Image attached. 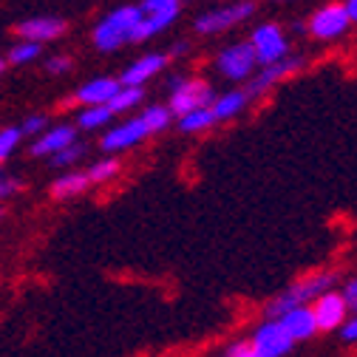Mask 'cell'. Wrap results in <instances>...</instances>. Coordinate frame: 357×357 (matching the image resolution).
<instances>
[{
    "mask_svg": "<svg viewBox=\"0 0 357 357\" xmlns=\"http://www.w3.org/2000/svg\"><path fill=\"white\" fill-rule=\"evenodd\" d=\"M337 284V273H315L309 278H301L295 284H289L284 292H278L270 303H266V318L270 321H278L281 315H287L289 309H298V306H312V301L321 298L324 292H332Z\"/></svg>",
    "mask_w": 357,
    "mask_h": 357,
    "instance_id": "6da1fadb",
    "label": "cell"
},
{
    "mask_svg": "<svg viewBox=\"0 0 357 357\" xmlns=\"http://www.w3.org/2000/svg\"><path fill=\"white\" fill-rule=\"evenodd\" d=\"M142 20L139 6H119L111 15H105L94 29V46L100 52H116L125 43H130V34Z\"/></svg>",
    "mask_w": 357,
    "mask_h": 357,
    "instance_id": "7a4b0ae2",
    "label": "cell"
},
{
    "mask_svg": "<svg viewBox=\"0 0 357 357\" xmlns=\"http://www.w3.org/2000/svg\"><path fill=\"white\" fill-rule=\"evenodd\" d=\"M170 114L176 116H185L190 111L199 108H210L215 100V91L204 82V79H182V77H173L170 79Z\"/></svg>",
    "mask_w": 357,
    "mask_h": 357,
    "instance_id": "3957f363",
    "label": "cell"
},
{
    "mask_svg": "<svg viewBox=\"0 0 357 357\" xmlns=\"http://www.w3.org/2000/svg\"><path fill=\"white\" fill-rule=\"evenodd\" d=\"M142 20L130 34V43H145L148 37L165 31L178 17V0H142L139 3Z\"/></svg>",
    "mask_w": 357,
    "mask_h": 357,
    "instance_id": "277c9868",
    "label": "cell"
},
{
    "mask_svg": "<svg viewBox=\"0 0 357 357\" xmlns=\"http://www.w3.org/2000/svg\"><path fill=\"white\" fill-rule=\"evenodd\" d=\"M252 12H255L252 0H238V3L221 6V9H213V12L202 15V17H196V31L199 34H215V31L233 29V26L244 23L247 17H252Z\"/></svg>",
    "mask_w": 357,
    "mask_h": 357,
    "instance_id": "5b68a950",
    "label": "cell"
},
{
    "mask_svg": "<svg viewBox=\"0 0 357 357\" xmlns=\"http://www.w3.org/2000/svg\"><path fill=\"white\" fill-rule=\"evenodd\" d=\"M250 46H252L255 60H258L261 66H273V63L284 60L287 52H289V49H287V37H284V31H281L275 23L258 26V29L252 31Z\"/></svg>",
    "mask_w": 357,
    "mask_h": 357,
    "instance_id": "8992f818",
    "label": "cell"
},
{
    "mask_svg": "<svg viewBox=\"0 0 357 357\" xmlns=\"http://www.w3.org/2000/svg\"><path fill=\"white\" fill-rule=\"evenodd\" d=\"M250 343L255 346V351L261 357H287L292 349H295V340L284 332V326L278 321H270L266 318L250 337Z\"/></svg>",
    "mask_w": 357,
    "mask_h": 357,
    "instance_id": "52a82bcc",
    "label": "cell"
},
{
    "mask_svg": "<svg viewBox=\"0 0 357 357\" xmlns=\"http://www.w3.org/2000/svg\"><path fill=\"white\" fill-rule=\"evenodd\" d=\"M215 66L227 79H250L258 60H255V52L250 43H233V46H227L215 57Z\"/></svg>",
    "mask_w": 357,
    "mask_h": 357,
    "instance_id": "ba28073f",
    "label": "cell"
},
{
    "mask_svg": "<svg viewBox=\"0 0 357 357\" xmlns=\"http://www.w3.org/2000/svg\"><path fill=\"white\" fill-rule=\"evenodd\" d=\"M309 309H312V318H315L318 332H335L349 318V309H346L340 292H335V289L332 292H324L321 298H315Z\"/></svg>",
    "mask_w": 357,
    "mask_h": 357,
    "instance_id": "9c48e42d",
    "label": "cell"
},
{
    "mask_svg": "<svg viewBox=\"0 0 357 357\" xmlns=\"http://www.w3.org/2000/svg\"><path fill=\"white\" fill-rule=\"evenodd\" d=\"M148 125L142 122V116H130V119H125V122H119V125H114L105 137H102V151L105 153H116V151H128V148H133V145H139L142 139H148Z\"/></svg>",
    "mask_w": 357,
    "mask_h": 357,
    "instance_id": "30bf717a",
    "label": "cell"
},
{
    "mask_svg": "<svg viewBox=\"0 0 357 357\" xmlns=\"http://www.w3.org/2000/svg\"><path fill=\"white\" fill-rule=\"evenodd\" d=\"M349 26H351V20H349L343 3H332V6H324L321 12H315V17H312V23H309V31L315 37H321V40H335Z\"/></svg>",
    "mask_w": 357,
    "mask_h": 357,
    "instance_id": "8fae6325",
    "label": "cell"
},
{
    "mask_svg": "<svg viewBox=\"0 0 357 357\" xmlns=\"http://www.w3.org/2000/svg\"><path fill=\"white\" fill-rule=\"evenodd\" d=\"M15 31L23 43H37V46H43V43L57 40L60 34H66V23L60 17H31V20L17 23Z\"/></svg>",
    "mask_w": 357,
    "mask_h": 357,
    "instance_id": "7c38bea8",
    "label": "cell"
},
{
    "mask_svg": "<svg viewBox=\"0 0 357 357\" xmlns=\"http://www.w3.org/2000/svg\"><path fill=\"white\" fill-rule=\"evenodd\" d=\"M301 66H303V60H301V57H284V60H278V63H273V66H264V71L250 82V88L244 91V94H247V100H250V97L264 94L266 88H273L278 79H284V77L295 74Z\"/></svg>",
    "mask_w": 357,
    "mask_h": 357,
    "instance_id": "4fadbf2b",
    "label": "cell"
},
{
    "mask_svg": "<svg viewBox=\"0 0 357 357\" xmlns=\"http://www.w3.org/2000/svg\"><path fill=\"white\" fill-rule=\"evenodd\" d=\"M71 142H77V128L71 125H57V128H46L40 137L31 142V156H54L63 148H68Z\"/></svg>",
    "mask_w": 357,
    "mask_h": 357,
    "instance_id": "5bb4252c",
    "label": "cell"
},
{
    "mask_svg": "<svg viewBox=\"0 0 357 357\" xmlns=\"http://www.w3.org/2000/svg\"><path fill=\"white\" fill-rule=\"evenodd\" d=\"M165 66H167V57H165V54H145V57H139L137 63H130V66L122 71L119 85H125V88H142V85H145L148 79H153Z\"/></svg>",
    "mask_w": 357,
    "mask_h": 357,
    "instance_id": "9a60e30c",
    "label": "cell"
},
{
    "mask_svg": "<svg viewBox=\"0 0 357 357\" xmlns=\"http://www.w3.org/2000/svg\"><path fill=\"white\" fill-rule=\"evenodd\" d=\"M278 324L284 326V332H287L295 343L312 340V337L318 335V326H315V318H312V309H309V306L289 309L287 315H281V318H278Z\"/></svg>",
    "mask_w": 357,
    "mask_h": 357,
    "instance_id": "2e32d148",
    "label": "cell"
},
{
    "mask_svg": "<svg viewBox=\"0 0 357 357\" xmlns=\"http://www.w3.org/2000/svg\"><path fill=\"white\" fill-rule=\"evenodd\" d=\"M119 88H122L119 79H114V77H97V79L85 82V85L79 88L77 100H79L85 108H91V105H108Z\"/></svg>",
    "mask_w": 357,
    "mask_h": 357,
    "instance_id": "e0dca14e",
    "label": "cell"
},
{
    "mask_svg": "<svg viewBox=\"0 0 357 357\" xmlns=\"http://www.w3.org/2000/svg\"><path fill=\"white\" fill-rule=\"evenodd\" d=\"M250 100H247V94L244 91H230V94H221V97H215L213 100V105H210V111H213V119L218 122V119H233V116H238L241 111H244V105H247Z\"/></svg>",
    "mask_w": 357,
    "mask_h": 357,
    "instance_id": "ac0fdd59",
    "label": "cell"
},
{
    "mask_svg": "<svg viewBox=\"0 0 357 357\" xmlns=\"http://www.w3.org/2000/svg\"><path fill=\"white\" fill-rule=\"evenodd\" d=\"M88 188H91L88 185V176L82 170H71V173H63L52 185V193H54V199H71V196L85 193Z\"/></svg>",
    "mask_w": 357,
    "mask_h": 357,
    "instance_id": "d6986e66",
    "label": "cell"
},
{
    "mask_svg": "<svg viewBox=\"0 0 357 357\" xmlns=\"http://www.w3.org/2000/svg\"><path fill=\"white\" fill-rule=\"evenodd\" d=\"M145 100V91L142 88H119V91L114 94V100L108 102V111L111 114H122V111H130V108H137L139 102Z\"/></svg>",
    "mask_w": 357,
    "mask_h": 357,
    "instance_id": "ffe728a7",
    "label": "cell"
},
{
    "mask_svg": "<svg viewBox=\"0 0 357 357\" xmlns=\"http://www.w3.org/2000/svg\"><path fill=\"white\" fill-rule=\"evenodd\" d=\"M114 119V114L108 111V105H91V108H82L79 116H77V125L82 130H94V128H102Z\"/></svg>",
    "mask_w": 357,
    "mask_h": 357,
    "instance_id": "44dd1931",
    "label": "cell"
},
{
    "mask_svg": "<svg viewBox=\"0 0 357 357\" xmlns=\"http://www.w3.org/2000/svg\"><path fill=\"white\" fill-rule=\"evenodd\" d=\"M119 173V162L116 159H100V162H94L91 167L85 170V176H88V185H108L111 178Z\"/></svg>",
    "mask_w": 357,
    "mask_h": 357,
    "instance_id": "7402d4cb",
    "label": "cell"
},
{
    "mask_svg": "<svg viewBox=\"0 0 357 357\" xmlns=\"http://www.w3.org/2000/svg\"><path fill=\"white\" fill-rule=\"evenodd\" d=\"M213 111L210 108H199V111H190L185 116H178V128L185 133H199V130H207L213 125Z\"/></svg>",
    "mask_w": 357,
    "mask_h": 357,
    "instance_id": "603a6c76",
    "label": "cell"
},
{
    "mask_svg": "<svg viewBox=\"0 0 357 357\" xmlns=\"http://www.w3.org/2000/svg\"><path fill=\"white\" fill-rule=\"evenodd\" d=\"M40 46L37 43H15V46L9 49V57H6V63H12V66H29V63H34L37 57H40Z\"/></svg>",
    "mask_w": 357,
    "mask_h": 357,
    "instance_id": "cb8c5ba5",
    "label": "cell"
},
{
    "mask_svg": "<svg viewBox=\"0 0 357 357\" xmlns=\"http://www.w3.org/2000/svg\"><path fill=\"white\" fill-rule=\"evenodd\" d=\"M170 119H173V114H170L165 105H151V108H145V114H142V122L148 125L151 133L165 130V128L170 125Z\"/></svg>",
    "mask_w": 357,
    "mask_h": 357,
    "instance_id": "d4e9b609",
    "label": "cell"
},
{
    "mask_svg": "<svg viewBox=\"0 0 357 357\" xmlns=\"http://www.w3.org/2000/svg\"><path fill=\"white\" fill-rule=\"evenodd\" d=\"M85 151H88V148H85L82 142H71L68 148H63L60 153H54L49 165H54V167H68V165H77V162L85 156Z\"/></svg>",
    "mask_w": 357,
    "mask_h": 357,
    "instance_id": "484cf974",
    "label": "cell"
},
{
    "mask_svg": "<svg viewBox=\"0 0 357 357\" xmlns=\"http://www.w3.org/2000/svg\"><path fill=\"white\" fill-rule=\"evenodd\" d=\"M20 128H3L0 130V162H6L12 153H15V148L20 145Z\"/></svg>",
    "mask_w": 357,
    "mask_h": 357,
    "instance_id": "4316f807",
    "label": "cell"
},
{
    "mask_svg": "<svg viewBox=\"0 0 357 357\" xmlns=\"http://www.w3.org/2000/svg\"><path fill=\"white\" fill-rule=\"evenodd\" d=\"M46 125H49V116L46 114H29L26 119H23V125H20V137H40L43 130H46Z\"/></svg>",
    "mask_w": 357,
    "mask_h": 357,
    "instance_id": "83f0119b",
    "label": "cell"
},
{
    "mask_svg": "<svg viewBox=\"0 0 357 357\" xmlns=\"http://www.w3.org/2000/svg\"><path fill=\"white\" fill-rule=\"evenodd\" d=\"M225 357H261L250 340H233L225 351Z\"/></svg>",
    "mask_w": 357,
    "mask_h": 357,
    "instance_id": "f1b7e54d",
    "label": "cell"
},
{
    "mask_svg": "<svg viewBox=\"0 0 357 357\" xmlns=\"http://www.w3.org/2000/svg\"><path fill=\"white\" fill-rule=\"evenodd\" d=\"M340 298H343V303H346V309L351 312V315H357V278L346 281V287L340 289Z\"/></svg>",
    "mask_w": 357,
    "mask_h": 357,
    "instance_id": "f546056e",
    "label": "cell"
},
{
    "mask_svg": "<svg viewBox=\"0 0 357 357\" xmlns=\"http://www.w3.org/2000/svg\"><path fill=\"white\" fill-rule=\"evenodd\" d=\"M20 178L17 176H9V173H0V199H9L20 190Z\"/></svg>",
    "mask_w": 357,
    "mask_h": 357,
    "instance_id": "4dcf8cb0",
    "label": "cell"
},
{
    "mask_svg": "<svg viewBox=\"0 0 357 357\" xmlns=\"http://www.w3.org/2000/svg\"><path fill=\"white\" fill-rule=\"evenodd\" d=\"M337 332H340V340H343V343H357V315L346 318Z\"/></svg>",
    "mask_w": 357,
    "mask_h": 357,
    "instance_id": "1f68e13d",
    "label": "cell"
},
{
    "mask_svg": "<svg viewBox=\"0 0 357 357\" xmlns=\"http://www.w3.org/2000/svg\"><path fill=\"white\" fill-rule=\"evenodd\" d=\"M68 68H71V60H68V57H60V54H57V57H49V60H46V71H49V74H66Z\"/></svg>",
    "mask_w": 357,
    "mask_h": 357,
    "instance_id": "d6a6232c",
    "label": "cell"
},
{
    "mask_svg": "<svg viewBox=\"0 0 357 357\" xmlns=\"http://www.w3.org/2000/svg\"><path fill=\"white\" fill-rule=\"evenodd\" d=\"M185 49H188V43H178V46L173 49V54H185Z\"/></svg>",
    "mask_w": 357,
    "mask_h": 357,
    "instance_id": "836d02e7",
    "label": "cell"
},
{
    "mask_svg": "<svg viewBox=\"0 0 357 357\" xmlns=\"http://www.w3.org/2000/svg\"><path fill=\"white\" fill-rule=\"evenodd\" d=\"M3 68H6V60H3V57H0V74H3Z\"/></svg>",
    "mask_w": 357,
    "mask_h": 357,
    "instance_id": "e575fe53",
    "label": "cell"
},
{
    "mask_svg": "<svg viewBox=\"0 0 357 357\" xmlns=\"http://www.w3.org/2000/svg\"><path fill=\"white\" fill-rule=\"evenodd\" d=\"M0 218H3V207H0Z\"/></svg>",
    "mask_w": 357,
    "mask_h": 357,
    "instance_id": "d590c367",
    "label": "cell"
}]
</instances>
